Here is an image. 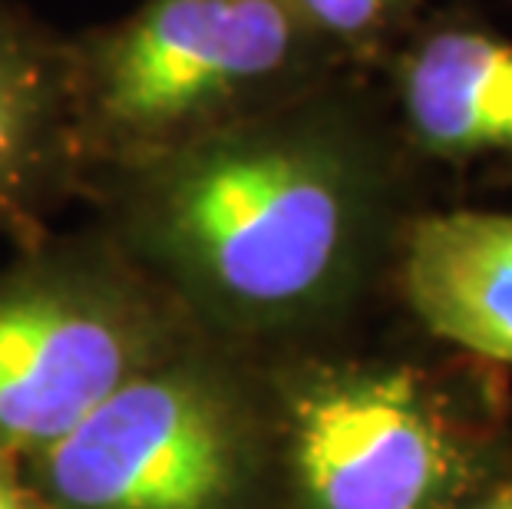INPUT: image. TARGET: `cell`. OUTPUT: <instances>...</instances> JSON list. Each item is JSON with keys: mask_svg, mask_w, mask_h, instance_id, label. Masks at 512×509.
<instances>
[{"mask_svg": "<svg viewBox=\"0 0 512 509\" xmlns=\"http://www.w3.org/2000/svg\"><path fill=\"white\" fill-rule=\"evenodd\" d=\"M0 509H50L34 486H24L7 457H0Z\"/></svg>", "mask_w": 512, "mask_h": 509, "instance_id": "10", "label": "cell"}, {"mask_svg": "<svg viewBox=\"0 0 512 509\" xmlns=\"http://www.w3.org/2000/svg\"><path fill=\"white\" fill-rule=\"evenodd\" d=\"M407 129L423 153L473 159L512 153V43L486 30L440 27L397 63Z\"/></svg>", "mask_w": 512, "mask_h": 509, "instance_id": "7", "label": "cell"}, {"mask_svg": "<svg viewBox=\"0 0 512 509\" xmlns=\"http://www.w3.org/2000/svg\"><path fill=\"white\" fill-rule=\"evenodd\" d=\"M50 509H225L242 476L228 397L189 371H139L34 457Z\"/></svg>", "mask_w": 512, "mask_h": 509, "instance_id": "3", "label": "cell"}, {"mask_svg": "<svg viewBox=\"0 0 512 509\" xmlns=\"http://www.w3.org/2000/svg\"><path fill=\"white\" fill-rule=\"evenodd\" d=\"M139 166V242L215 305L288 318L351 278L374 172L314 90Z\"/></svg>", "mask_w": 512, "mask_h": 509, "instance_id": "1", "label": "cell"}, {"mask_svg": "<svg viewBox=\"0 0 512 509\" xmlns=\"http://www.w3.org/2000/svg\"><path fill=\"white\" fill-rule=\"evenodd\" d=\"M76 143L70 43L0 0V222L27 215Z\"/></svg>", "mask_w": 512, "mask_h": 509, "instance_id": "8", "label": "cell"}, {"mask_svg": "<svg viewBox=\"0 0 512 509\" xmlns=\"http://www.w3.org/2000/svg\"><path fill=\"white\" fill-rule=\"evenodd\" d=\"M291 463L308 509H443L470 476L440 400L403 367L324 374L301 387Z\"/></svg>", "mask_w": 512, "mask_h": 509, "instance_id": "5", "label": "cell"}, {"mask_svg": "<svg viewBox=\"0 0 512 509\" xmlns=\"http://www.w3.org/2000/svg\"><path fill=\"white\" fill-rule=\"evenodd\" d=\"M156 328L106 268L47 262L0 281V457H37L146 371Z\"/></svg>", "mask_w": 512, "mask_h": 509, "instance_id": "4", "label": "cell"}, {"mask_svg": "<svg viewBox=\"0 0 512 509\" xmlns=\"http://www.w3.org/2000/svg\"><path fill=\"white\" fill-rule=\"evenodd\" d=\"M403 288L433 334L512 364V212H443L413 222Z\"/></svg>", "mask_w": 512, "mask_h": 509, "instance_id": "6", "label": "cell"}, {"mask_svg": "<svg viewBox=\"0 0 512 509\" xmlns=\"http://www.w3.org/2000/svg\"><path fill=\"white\" fill-rule=\"evenodd\" d=\"M473 509H512V483L503 486V490H496L493 496H486V500Z\"/></svg>", "mask_w": 512, "mask_h": 509, "instance_id": "11", "label": "cell"}, {"mask_svg": "<svg viewBox=\"0 0 512 509\" xmlns=\"http://www.w3.org/2000/svg\"><path fill=\"white\" fill-rule=\"evenodd\" d=\"M291 4L304 17V24L337 57L347 60L377 50L413 0H291Z\"/></svg>", "mask_w": 512, "mask_h": 509, "instance_id": "9", "label": "cell"}, {"mask_svg": "<svg viewBox=\"0 0 512 509\" xmlns=\"http://www.w3.org/2000/svg\"><path fill=\"white\" fill-rule=\"evenodd\" d=\"M70 53L76 136L129 162L278 110L341 63L291 0H146Z\"/></svg>", "mask_w": 512, "mask_h": 509, "instance_id": "2", "label": "cell"}]
</instances>
